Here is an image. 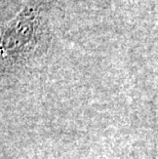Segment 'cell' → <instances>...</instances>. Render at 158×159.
Returning <instances> with one entry per match:
<instances>
[]
</instances>
